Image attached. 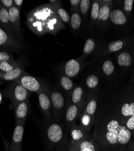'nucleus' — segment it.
I'll return each mask as SVG.
<instances>
[{
  "mask_svg": "<svg viewBox=\"0 0 134 151\" xmlns=\"http://www.w3.org/2000/svg\"><path fill=\"white\" fill-rule=\"evenodd\" d=\"M118 136V131L117 129L108 131L106 134L107 140L112 145H114L117 142Z\"/></svg>",
  "mask_w": 134,
  "mask_h": 151,
  "instance_id": "obj_25",
  "label": "nucleus"
},
{
  "mask_svg": "<svg viewBox=\"0 0 134 151\" xmlns=\"http://www.w3.org/2000/svg\"><path fill=\"white\" fill-rule=\"evenodd\" d=\"M99 12V6L97 3H94L92 6L91 16L93 19H95L98 18Z\"/></svg>",
  "mask_w": 134,
  "mask_h": 151,
  "instance_id": "obj_35",
  "label": "nucleus"
},
{
  "mask_svg": "<svg viewBox=\"0 0 134 151\" xmlns=\"http://www.w3.org/2000/svg\"><path fill=\"white\" fill-rule=\"evenodd\" d=\"M60 84L62 88L66 91H70L73 87V82L72 80L67 76H64L60 78Z\"/></svg>",
  "mask_w": 134,
  "mask_h": 151,
  "instance_id": "obj_23",
  "label": "nucleus"
},
{
  "mask_svg": "<svg viewBox=\"0 0 134 151\" xmlns=\"http://www.w3.org/2000/svg\"><path fill=\"white\" fill-rule=\"evenodd\" d=\"M123 47V42L120 41H115L109 44V48L111 52H115L120 50Z\"/></svg>",
  "mask_w": 134,
  "mask_h": 151,
  "instance_id": "obj_34",
  "label": "nucleus"
},
{
  "mask_svg": "<svg viewBox=\"0 0 134 151\" xmlns=\"http://www.w3.org/2000/svg\"><path fill=\"white\" fill-rule=\"evenodd\" d=\"M90 6V0H82L80 3V9L82 14H86Z\"/></svg>",
  "mask_w": 134,
  "mask_h": 151,
  "instance_id": "obj_33",
  "label": "nucleus"
},
{
  "mask_svg": "<svg viewBox=\"0 0 134 151\" xmlns=\"http://www.w3.org/2000/svg\"><path fill=\"white\" fill-rule=\"evenodd\" d=\"M79 106L76 104H72L70 105L66 112L65 119L67 122L72 123L77 118L79 114Z\"/></svg>",
  "mask_w": 134,
  "mask_h": 151,
  "instance_id": "obj_17",
  "label": "nucleus"
},
{
  "mask_svg": "<svg viewBox=\"0 0 134 151\" xmlns=\"http://www.w3.org/2000/svg\"><path fill=\"white\" fill-rule=\"evenodd\" d=\"M95 47V43L94 41L92 39H88L87 41L85 42L83 52L85 54H89L90 53Z\"/></svg>",
  "mask_w": 134,
  "mask_h": 151,
  "instance_id": "obj_30",
  "label": "nucleus"
},
{
  "mask_svg": "<svg viewBox=\"0 0 134 151\" xmlns=\"http://www.w3.org/2000/svg\"><path fill=\"white\" fill-rule=\"evenodd\" d=\"M9 14L10 22L12 30H13V32L18 37H21V30L20 10L15 6H13L9 10Z\"/></svg>",
  "mask_w": 134,
  "mask_h": 151,
  "instance_id": "obj_7",
  "label": "nucleus"
},
{
  "mask_svg": "<svg viewBox=\"0 0 134 151\" xmlns=\"http://www.w3.org/2000/svg\"><path fill=\"white\" fill-rule=\"evenodd\" d=\"M14 6H15L19 10H21L24 1H22V0H14Z\"/></svg>",
  "mask_w": 134,
  "mask_h": 151,
  "instance_id": "obj_41",
  "label": "nucleus"
},
{
  "mask_svg": "<svg viewBox=\"0 0 134 151\" xmlns=\"http://www.w3.org/2000/svg\"><path fill=\"white\" fill-rule=\"evenodd\" d=\"M121 112L125 116H134V103L125 104L121 108Z\"/></svg>",
  "mask_w": 134,
  "mask_h": 151,
  "instance_id": "obj_24",
  "label": "nucleus"
},
{
  "mask_svg": "<svg viewBox=\"0 0 134 151\" xmlns=\"http://www.w3.org/2000/svg\"><path fill=\"white\" fill-rule=\"evenodd\" d=\"M80 151H95L94 145L87 140H83L77 145H74Z\"/></svg>",
  "mask_w": 134,
  "mask_h": 151,
  "instance_id": "obj_20",
  "label": "nucleus"
},
{
  "mask_svg": "<svg viewBox=\"0 0 134 151\" xmlns=\"http://www.w3.org/2000/svg\"><path fill=\"white\" fill-rule=\"evenodd\" d=\"M80 70V63L76 59H71L67 62L65 66V73L67 76L72 78L77 74Z\"/></svg>",
  "mask_w": 134,
  "mask_h": 151,
  "instance_id": "obj_11",
  "label": "nucleus"
},
{
  "mask_svg": "<svg viewBox=\"0 0 134 151\" xmlns=\"http://www.w3.org/2000/svg\"><path fill=\"white\" fill-rule=\"evenodd\" d=\"M91 117L88 114H85L81 118V124L85 127H87L91 123Z\"/></svg>",
  "mask_w": 134,
  "mask_h": 151,
  "instance_id": "obj_36",
  "label": "nucleus"
},
{
  "mask_svg": "<svg viewBox=\"0 0 134 151\" xmlns=\"http://www.w3.org/2000/svg\"><path fill=\"white\" fill-rule=\"evenodd\" d=\"M57 15L58 17L61 19V20L66 23H68L70 21V17L69 14L67 13V12L62 7H59L56 10Z\"/></svg>",
  "mask_w": 134,
  "mask_h": 151,
  "instance_id": "obj_28",
  "label": "nucleus"
},
{
  "mask_svg": "<svg viewBox=\"0 0 134 151\" xmlns=\"http://www.w3.org/2000/svg\"><path fill=\"white\" fill-rule=\"evenodd\" d=\"M50 99L53 107L57 111L62 110L65 106V99L60 93L53 91L50 95Z\"/></svg>",
  "mask_w": 134,
  "mask_h": 151,
  "instance_id": "obj_13",
  "label": "nucleus"
},
{
  "mask_svg": "<svg viewBox=\"0 0 134 151\" xmlns=\"http://www.w3.org/2000/svg\"><path fill=\"white\" fill-rule=\"evenodd\" d=\"M0 4L9 10L11 7L14 6V0H1Z\"/></svg>",
  "mask_w": 134,
  "mask_h": 151,
  "instance_id": "obj_37",
  "label": "nucleus"
},
{
  "mask_svg": "<svg viewBox=\"0 0 134 151\" xmlns=\"http://www.w3.org/2000/svg\"><path fill=\"white\" fill-rule=\"evenodd\" d=\"M38 95L41 109L44 114L48 116L52 105L50 97L48 96V94L47 93L44 91V90L38 93Z\"/></svg>",
  "mask_w": 134,
  "mask_h": 151,
  "instance_id": "obj_9",
  "label": "nucleus"
},
{
  "mask_svg": "<svg viewBox=\"0 0 134 151\" xmlns=\"http://www.w3.org/2000/svg\"><path fill=\"white\" fill-rule=\"evenodd\" d=\"M103 70L106 74H111L114 70V67L113 62L109 60L105 61L103 65Z\"/></svg>",
  "mask_w": 134,
  "mask_h": 151,
  "instance_id": "obj_31",
  "label": "nucleus"
},
{
  "mask_svg": "<svg viewBox=\"0 0 134 151\" xmlns=\"http://www.w3.org/2000/svg\"><path fill=\"white\" fill-rule=\"evenodd\" d=\"M97 102L95 100H91L86 107V113L90 116L93 115L96 110Z\"/></svg>",
  "mask_w": 134,
  "mask_h": 151,
  "instance_id": "obj_32",
  "label": "nucleus"
},
{
  "mask_svg": "<svg viewBox=\"0 0 134 151\" xmlns=\"http://www.w3.org/2000/svg\"><path fill=\"white\" fill-rule=\"evenodd\" d=\"M70 151H80L79 149H77L75 146H72L71 147V149H70Z\"/></svg>",
  "mask_w": 134,
  "mask_h": 151,
  "instance_id": "obj_43",
  "label": "nucleus"
},
{
  "mask_svg": "<svg viewBox=\"0 0 134 151\" xmlns=\"http://www.w3.org/2000/svg\"><path fill=\"white\" fill-rule=\"evenodd\" d=\"M110 9L107 6H103L100 10L99 12L98 18L99 20H107L110 17Z\"/></svg>",
  "mask_w": 134,
  "mask_h": 151,
  "instance_id": "obj_26",
  "label": "nucleus"
},
{
  "mask_svg": "<svg viewBox=\"0 0 134 151\" xmlns=\"http://www.w3.org/2000/svg\"><path fill=\"white\" fill-rule=\"evenodd\" d=\"M30 109L29 100L20 102L14 106L16 123H25Z\"/></svg>",
  "mask_w": 134,
  "mask_h": 151,
  "instance_id": "obj_8",
  "label": "nucleus"
},
{
  "mask_svg": "<svg viewBox=\"0 0 134 151\" xmlns=\"http://www.w3.org/2000/svg\"><path fill=\"white\" fill-rule=\"evenodd\" d=\"M133 150H134V146H133Z\"/></svg>",
  "mask_w": 134,
  "mask_h": 151,
  "instance_id": "obj_46",
  "label": "nucleus"
},
{
  "mask_svg": "<svg viewBox=\"0 0 134 151\" xmlns=\"http://www.w3.org/2000/svg\"><path fill=\"white\" fill-rule=\"evenodd\" d=\"M24 124L25 123H16L11 140L9 145V146L7 147V151H22V142L24 132Z\"/></svg>",
  "mask_w": 134,
  "mask_h": 151,
  "instance_id": "obj_5",
  "label": "nucleus"
},
{
  "mask_svg": "<svg viewBox=\"0 0 134 151\" xmlns=\"http://www.w3.org/2000/svg\"><path fill=\"white\" fill-rule=\"evenodd\" d=\"M2 101H3V96L1 91H0V104L2 103Z\"/></svg>",
  "mask_w": 134,
  "mask_h": 151,
  "instance_id": "obj_44",
  "label": "nucleus"
},
{
  "mask_svg": "<svg viewBox=\"0 0 134 151\" xmlns=\"http://www.w3.org/2000/svg\"><path fill=\"white\" fill-rule=\"evenodd\" d=\"M99 83V79L95 75H90L87 79L86 83L90 88H94Z\"/></svg>",
  "mask_w": 134,
  "mask_h": 151,
  "instance_id": "obj_29",
  "label": "nucleus"
},
{
  "mask_svg": "<svg viewBox=\"0 0 134 151\" xmlns=\"http://www.w3.org/2000/svg\"><path fill=\"white\" fill-rule=\"evenodd\" d=\"M23 48L21 42L10 33L0 26V50L19 52Z\"/></svg>",
  "mask_w": 134,
  "mask_h": 151,
  "instance_id": "obj_3",
  "label": "nucleus"
},
{
  "mask_svg": "<svg viewBox=\"0 0 134 151\" xmlns=\"http://www.w3.org/2000/svg\"><path fill=\"white\" fill-rule=\"evenodd\" d=\"M130 137L131 134L130 131L126 129L125 127H121V129L118 132V141L120 143L125 145L130 140Z\"/></svg>",
  "mask_w": 134,
  "mask_h": 151,
  "instance_id": "obj_18",
  "label": "nucleus"
},
{
  "mask_svg": "<svg viewBox=\"0 0 134 151\" xmlns=\"http://www.w3.org/2000/svg\"><path fill=\"white\" fill-rule=\"evenodd\" d=\"M83 95V89L80 86H77L74 89L71 94V101L72 102L77 105L81 101Z\"/></svg>",
  "mask_w": 134,
  "mask_h": 151,
  "instance_id": "obj_19",
  "label": "nucleus"
},
{
  "mask_svg": "<svg viewBox=\"0 0 134 151\" xmlns=\"http://www.w3.org/2000/svg\"><path fill=\"white\" fill-rule=\"evenodd\" d=\"M1 74H2V73H1V72H0V77H1Z\"/></svg>",
  "mask_w": 134,
  "mask_h": 151,
  "instance_id": "obj_45",
  "label": "nucleus"
},
{
  "mask_svg": "<svg viewBox=\"0 0 134 151\" xmlns=\"http://www.w3.org/2000/svg\"><path fill=\"white\" fill-rule=\"evenodd\" d=\"M0 26L10 33H14L11 27L9 10L0 4Z\"/></svg>",
  "mask_w": 134,
  "mask_h": 151,
  "instance_id": "obj_12",
  "label": "nucleus"
},
{
  "mask_svg": "<svg viewBox=\"0 0 134 151\" xmlns=\"http://www.w3.org/2000/svg\"><path fill=\"white\" fill-rule=\"evenodd\" d=\"M118 63L121 66H129L131 64V57L130 55L126 52L121 54L118 56Z\"/></svg>",
  "mask_w": 134,
  "mask_h": 151,
  "instance_id": "obj_21",
  "label": "nucleus"
},
{
  "mask_svg": "<svg viewBox=\"0 0 134 151\" xmlns=\"http://www.w3.org/2000/svg\"><path fill=\"white\" fill-rule=\"evenodd\" d=\"M111 21L115 24L122 25L126 22V18L123 12L120 10H114L110 14Z\"/></svg>",
  "mask_w": 134,
  "mask_h": 151,
  "instance_id": "obj_15",
  "label": "nucleus"
},
{
  "mask_svg": "<svg viewBox=\"0 0 134 151\" xmlns=\"http://www.w3.org/2000/svg\"><path fill=\"white\" fill-rule=\"evenodd\" d=\"M22 64L20 60H10L0 62V72L6 73H9L21 65Z\"/></svg>",
  "mask_w": 134,
  "mask_h": 151,
  "instance_id": "obj_14",
  "label": "nucleus"
},
{
  "mask_svg": "<svg viewBox=\"0 0 134 151\" xmlns=\"http://www.w3.org/2000/svg\"><path fill=\"white\" fill-rule=\"evenodd\" d=\"M26 24L34 33L41 36L47 33H54L62 28L55 9L50 5L34 8L27 14Z\"/></svg>",
  "mask_w": 134,
  "mask_h": 151,
  "instance_id": "obj_1",
  "label": "nucleus"
},
{
  "mask_svg": "<svg viewBox=\"0 0 134 151\" xmlns=\"http://www.w3.org/2000/svg\"><path fill=\"white\" fill-rule=\"evenodd\" d=\"M133 0H125V9L127 12H130L132 9Z\"/></svg>",
  "mask_w": 134,
  "mask_h": 151,
  "instance_id": "obj_39",
  "label": "nucleus"
},
{
  "mask_svg": "<svg viewBox=\"0 0 134 151\" xmlns=\"http://www.w3.org/2000/svg\"><path fill=\"white\" fill-rule=\"evenodd\" d=\"M70 136L75 145H77L83 141L85 134L82 129L77 127H72L70 131Z\"/></svg>",
  "mask_w": 134,
  "mask_h": 151,
  "instance_id": "obj_16",
  "label": "nucleus"
},
{
  "mask_svg": "<svg viewBox=\"0 0 134 151\" xmlns=\"http://www.w3.org/2000/svg\"><path fill=\"white\" fill-rule=\"evenodd\" d=\"M25 73H26L25 72V70H24V65L22 64L21 65L18 67L17 68H15L14 70L9 73H2L1 77H0V79H2L6 81L14 82L16 81L18 78H19L22 75Z\"/></svg>",
  "mask_w": 134,
  "mask_h": 151,
  "instance_id": "obj_10",
  "label": "nucleus"
},
{
  "mask_svg": "<svg viewBox=\"0 0 134 151\" xmlns=\"http://www.w3.org/2000/svg\"><path fill=\"white\" fill-rule=\"evenodd\" d=\"M82 24V19L80 15L77 13L72 14L71 18V27L74 30H77L81 26Z\"/></svg>",
  "mask_w": 134,
  "mask_h": 151,
  "instance_id": "obj_22",
  "label": "nucleus"
},
{
  "mask_svg": "<svg viewBox=\"0 0 134 151\" xmlns=\"http://www.w3.org/2000/svg\"><path fill=\"white\" fill-rule=\"evenodd\" d=\"M14 60L15 59L10 51L4 50H0V62Z\"/></svg>",
  "mask_w": 134,
  "mask_h": 151,
  "instance_id": "obj_27",
  "label": "nucleus"
},
{
  "mask_svg": "<svg viewBox=\"0 0 134 151\" xmlns=\"http://www.w3.org/2000/svg\"><path fill=\"white\" fill-rule=\"evenodd\" d=\"M6 96L10 99L14 106L20 102L29 100L30 92L20 83L14 81L7 88Z\"/></svg>",
  "mask_w": 134,
  "mask_h": 151,
  "instance_id": "obj_2",
  "label": "nucleus"
},
{
  "mask_svg": "<svg viewBox=\"0 0 134 151\" xmlns=\"http://www.w3.org/2000/svg\"><path fill=\"white\" fill-rule=\"evenodd\" d=\"M47 137L48 141L52 144L61 143L64 138V132L61 126L58 123H52L47 129Z\"/></svg>",
  "mask_w": 134,
  "mask_h": 151,
  "instance_id": "obj_6",
  "label": "nucleus"
},
{
  "mask_svg": "<svg viewBox=\"0 0 134 151\" xmlns=\"http://www.w3.org/2000/svg\"><path fill=\"white\" fill-rule=\"evenodd\" d=\"M15 82L20 83L30 93L34 92L38 94L44 90L42 85L38 79L27 73L22 75Z\"/></svg>",
  "mask_w": 134,
  "mask_h": 151,
  "instance_id": "obj_4",
  "label": "nucleus"
},
{
  "mask_svg": "<svg viewBox=\"0 0 134 151\" xmlns=\"http://www.w3.org/2000/svg\"><path fill=\"white\" fill-rule=\"evenodd\" d=\"M118 127V122L117 120H112L107 125V129L108 131L115 130Z\"/></svg>",
  "mask_w": 134,
  "mask_h": 151,
  "instance_id": "obj_38",
  "label": "nucleus"
},
{
  "mask_svg": "<svg viewBox=\"0 0 134 151\" xmlns=\"http://www.w3.org/2000/svg\"><path fill=\"white\" fill-rule=\"evenodd\" d=\"M127 127L130 129H134V116L128 120L127 122Z\"/></svg>",
  "mask_w": 134,
  "mask_h": 151,
  "instance_id": "obj_40",
  "label": "nucleus"
},
{
  "mask_svg": "<svg viewBox=\"0 0 134 151\" xmlns=\"http://www.w3.org/2000/svg\"><path fill=\"white\" fill-rule=\"evenodd\" d=\"M70 3L72 6L75 7V6H77V5L80 3V0H71Z\"/></svg>",
  "mask_w": 134,
  "mask_h": 151,
  "instance_id": "obj_42",
  "label": "nucleus"
}]
</instances>
